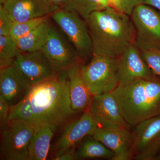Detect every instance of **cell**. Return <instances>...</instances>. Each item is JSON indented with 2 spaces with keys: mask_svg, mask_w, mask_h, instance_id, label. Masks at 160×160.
I'll list each match as a JSON object with an SVG mask.
<instances>
[{
  "mask_svg": "<svg viewBox=\"0 0 160 160\" xmlns=\"http://www.w3.org/2000/svg\"><path fill=\"white\" fill-rule=\"evenodd\" d=\"M71 106L67 72L32 87L26 97L10 107L9 120H19L35 127L47 126L56 131L77 113Z\"/></svg>",
  "mask_w": 160,
  "mask_h": 160,
  "instance_id": "cell-1",
  "label": "cell"
},
{
  "mask_svg": "<svg viewBox=\"0 0 160 160\" xmlns=\"http://www.w3.org/2000/svg\"><path fill=\"white\" fill-rule=\"evenodd\" d=\"M130 16L109 6L92 13L86 21L93 55L118 58L134 44L135 30Z\"/></svg>",
  "mask_w": 160,
  "mask_h": 160,
  "instance_id": "cell-2",
  "label": "cell"
},
{
  "mask_svg": "<svg viewBox=\"0 0 160 160\" xmlns=\"http://www.w3.org/2000/svg\"><path fill=\"white\" fill-rule=\"evenodd\" d=\"M127 124L138 123L160 115V79L141 78L119 84L112 92Z\"/></svg>",
  "mask_w": 160,
  "mask_h": 160,
  "instance_id": "cell-3",
  "label": "cell"
},
{
  "mask_svg": "<svg viewBox=\"0 0 160 160\" xmlns=\"http://www.w3.org/2000/svg\"><path fill=\"white\" fill-rule=\"evenodd\" d=\"M82 72L93 96L112 92L119 84L118 58L93 55Z\"/></svg>",
  "mask_w": 160,
  "mask_h": 160,
  "instance_id": "cell-4",
  "label": "cell"
},
{
  "mask_svg": "<svg viewBox=\"0 0 160 160\" xmlns=\"http://www.w3.org/2000/svg\"><path fill=\"white\" fill-rule=\"evenodd\" d=\"M35 128L19 120H10L1 127V159L29 160L28 149Z\"/></svg>",
  "mask_w": 160,
  "mask_h": 160,
  "instance_id": "cell-5",
  "label": "cell"
},
{
  "mask_svg": "<svg viewBox=\"0 0 160 160\" xmlns=\"http://www.w3.org/2000/svg\"><path fill=\"white\" fill-rule=\"evenodd\" d=\"M131 19L135 30L134 45L140 51L160 49V14L146 4L133 9Z\"/></svg>",
  "mask_w": 160,
  "mask_h": 160,
  "instance_id": "cell-6",
  "label": "cell"
},
{
  "mask_svg": "<svg viewBox=\"0 0 160 160\" xmlns=\"http://www.w3.org/2000/svg\"><path fill=\"white\" fill-rule=\"evenodd\" d=\"M52 18L70 40L80 61L92 55V41L86 21L77 13L63 9L52 13Z\"/></svg>",
  "mask_w": 160,
  "mask_h": 160,
  "instance_id": "cell-7",
  "label": "cell"
},
{
  "mask_svg": "<svg viewBox=\"0 0 160 160\" xmlns=\"http://www.w3.org/2000/svg\"><path fill=\"white\" fill-rule=\"evenodd\" d=\"M12 65L31 87L54 78L61 73L55 69L41 50L21 52Z\"/></svg>",
  "mask_w": 160,
  "mask_h": 160,
  "instance_id": "cell-8",
  "label": "cell"
},
{
  "mask_svg": "<svg viewBox=\"0 0 160 160\" xmlns=\"http://www.w3.org/2000/svg\"><path fill=\"white\" fill-rule=\"evenodd\" d=\"M133 159L157 160L160 152V115L134 126Z\"/></svg>",
  "mask_w": 160,
  "mask_h": 160,
  "instance_id": "cell-9",
  "label": "cell"
},
{
  "mask_svg": "<svg viewBox=\"0 0 160 160\" xmlns=\"http://www.w3.org/2000/svg\"><path fill=\"white\" fill-rule=\"evenodd\" d=\"M98 127L106 129H131L123 118L112 92L93 96L89 108Z\"/></svg>",
  "mask_w": 160,
  "mask_h": 160,
  "instance_id": "cell-10",
  "label": "cell"
},
{
  "mask_svg": "<svg viewBox=\"0 0 160 160\" xmlns=\"http://www.w3.org/2000/svg\"><path fill=\"white\" fill-rule=\"evenodd\" d=\"M41 51L58 72L67 71L72 65L80 60L54 27L50 26L49 36Z\"/></svg>",
  "mask_w": 160,
  "mask_h": 160,
  "instance_id": "cell-11",
  "label": "cell"
},
{
  "mask_svg": "<svg viewBox=\"0 0 160 160\" xmlns=\"http://www.w3.org/2000/svg\"><path fill=\"white\" fill-rule=\"evenodd\" d=\"M98 125L89 109L82 116L68 124L54 147V158L58 156L71 148L75 147L85 138L92 136Z\"/></svg>",
  "mask_w": 160,
  "mask_h": 160,
  "instance_id": "cell-12",
  "label": "cell"
},
{
  "mask_svg": "<svg viewBox=\"0 0 160 160\" xmlns=\"http://www.w3.org/2000/svg\"><path fill=\"white\" fill-rule=\"evenodd\" d=\"M118 58L119 84H126L138 79L157 78L134 44L130 45Z\"/></svg>",
  "mask_w": 160,
  "mask_h": 160,
  "instance_id": "cell-13",
  "label": "cell"
},
{
  "mask_svg": "<svg viewBox=\"0 0 160 160\" xmlns=\"http://www.w3.org/2000/svg\"><path fill=\"white\" fill-rule=\"evenodd\" d=\"M92 136L114 152L115 160L133 159L134 135L130 129H106L98 127Z\"/></svg>",
  "mask_w": 160,
  "mask_h": 160,
  "instance_id": "cell-14",
  "label": "cell"
},
{
  "mask_svg": "<svg viewBox=\"0 0 160 160\" xmlns=\"http://www.w3.org/2000/svg\"><path fill=\"white\" fill-rule=\"evenodd\" d=\"M2 5L13 22L49 16L60 9L47 0H6Z\"/></svg>",
  "mask_w": 160,
  "mask_h": 160,
  "instance_id": "cell-15",
  "label": "cell"
},
{
  "mask_svg": "<svg viewBox=\"0 0 160 160\" xmlns=\"http://www.w3.org/2000/svg\"><path fill=\"white\" fill-rule=\"evenodd\" d=\"M32 87L12 65L0 71V96L10 107L21 102Z\"/></svg>",
  "mask_w": 160,
  "mask_h": 160,
  "instance_id": "cell-16",
  "label": "cell"
},
{
  "mask_svg": "<svg viewBox=\"0 0 160 160\" xmlns=\"http://www.w3.org/2000/svg\"><path fill=\"white\" fill-rule=\"evenodd\" d=\"M82 66L78 60L67 71L72 107L77 112L87 110L93 97L83 77Z\"/></svg>",
  "mask_w": 160,
  "mask_h": 160,
  "instance_id": "cell-17",
  "label": "cell"
},
{
  "mask_svg": "<svg viewBox=\"0 0 160 160\" xmlns=\"http://www.w3.org/2000/svg\"><path fill=\"white\" fill-rule=\"evenodd\" d=\"M55 131L47 126L36 127L28 149L29 160H45Z\"/></svg>",
  "mask_w": 160,
  "mask_h": 160,
  "instance_id": "cell-18",
  "label": "cell"
},
{
  "mask_svg": "<svg viewBox=\"0 0 160 160\" xmlns=\"http://www.w3.org/2000/svg\"><path fill=\"white\" fill-rule=\"evenodd\" d=\"M79 144L76 150V160L106 158L115 160L114 152L92 136L86 137Z\"/></svg>",
  "mask_w": 160,
  "mask_h": 160,
  "instance_id": "cell-19",
  "label": "cell"
},
{
  "mask_svg": "<svg viewBox=\"0 0 160 160\" xmlns=\"http://www.w3.org/2000/svg\"><path fill=\"white\" fill-rule=\"evenodd\" d=\"M50 26L46 21L27 34L14 40L20 51L30 52L41 50L48 39Z\"/></svg>",
  "mask_w": 160,
  "mask_h": 160,
  "instance_id": "cell-20",
  "label": "cell"
},
{
  "mask_svg": "<svg viewBox=\"0 0 160 160\" xmlns=\"http://www.w3.org/2000/svg\"><path fill=\"white\" fill-rule=\"evenodd\" d=\"M109 6L106 0H66L62 7L63 10L77 13L86 22L92 13Z\"/></svg>",
  "mask_w": 160,
  "mask_h": 160,
  "instance_id": "cell-21",
  "label": "cell"
},
{
  "mask_svg": "<svg viewBox=\"0 0 160 160\" xmlns=\"http://www.w3.org/2000/svg\"><path fill=\"white\" fill-rule=\"evenodd\" d=\"M21 52L16 42L11 36H0L1 69L11 66Z\"/></svg>",
  "mask_w": 160,
  "mask_h": 160,
  "instance_id": "cell-22",
  "label": "cell"
},
{
  "mask_svg": "<svg viewBox=\"0 0 160 160\" xmlns=\"http://www.w3.org/2000/svg\"><path fill=\"white\" fill-rule=\"evenodd\" d=\"M48 17L49 16L36 18L23 22H14L9 36L15 40L18 39L32 31L42 23L48 21Z\"/></svg>",
  "mask_w": 160,
  "mask_h": 160,
  "instance_id": "cell-23",
  "label": "cell"
},
{
  "mask_svg": "<svg viewBox=\"0 0 160 160\" xmlns=\"http://www.w3.org/2000/svg\"><path fill=\"white\" fill-rule=\"evenodd\" d=\"M141 53L150 69L156 75L160 76V49L142 51Z\"/></svg>",
  "mask_w": 160,
  "mask_h": 160,
  "instance_id": "cell-24",
  "label": "cell"
},
{
  "mask_svg": "<svg viewBox=\"0 0 160 160\" xmlns=\"http://www.w3.org/2000/svg\"><path fill=\"white\" fill-rule=\"evenodd\" d=\"M13 22L2 5H0V36L9 35Z\"/></svg>",
  "mask_w": 160,
  "mask_h": 160,
  "instance_id": "cell-25",
  "label": "cell"
},
{
  "mask_svg": "<svg viewBox=\"0 0 160 160\" xmlns=\"http://www.w3.org/2000/svg\"><path fill=\"white\" fill-rule=\"evenodd\" d=\"M10 107L6 101L0 96V124L1 127L8 124L9 120Z\"/></svg>",
  "mask_w": 160,
  "mask_h": 160,
  "instance_id": "cell-26",
  "label": "cell"
},
{
  "mask_svg": "<svg viewBox=\"0 0 160 160\" xmlns=\"http://www.w3.org/2000/svg\"><path fill=\"white\" fill-rule=\"evenodd\" d=\"M144 0H122V12L131 16L135 8L143 4Z\"/></svg>",
  "mask_w": 160,
  "mask_h": 160,
  "instance_id": "cell-27",
  "label": "cell"
},
{
  "mask_svg": "<svg viewBox=\"0 0 160 160\" xmlns=\"http://www.w3.org/2000/svg\"><path fill=\"white\" fill-rule=\"evenodd\" d=\"M76 149L75 147L71 148L56 157L53 158L52 160H76Z\"/></svg>",
  "mask_w": 160,
  "mask_h": 160,
  "instance_id": "cell-28",
  "label": "cell"
},
{
  "mask_svg": "<svg viewBox=\"0 0 160 160\" xmlns=\"http://www.w3.org/2000/svg\"><path fill=\"white\" fill-rule=\"evenodd\" d=\"M109 6L122 12V0H106Z\"/></svg>",
  "mask_w": 160,
  "mask_h": 160,
  "instance_id": "cell-29",
  "label": "cell"
},
{
  "mask_svg": "<svg viewBox=\"0 0 160 160\" xmlns=\"http://www.w3.org/2000/svg\"><path fill=\"white\" fill-rule=\"evenodd\" d=\"M143 4L153 6L160 11V0H144Z\"/></svg>",
  "mask_w": 160,
  "mask_h": 160,
  "instance_id": "cell-30",
  "label": "cell"
},
{
  "mask_svg": "<svg viewBox=\"0 0 160 160\" xmlns=\"http://www.w3.org/2000/svg\"><path fill=\"white\" fill-rule=\"evenodd\" d=\"M47 1L52 5L60 8L62 6L66 0H47Z\"/></svg>",
  "mask_w": 160,
  "mask_h": 160,
  "instance_id": "cell-31",
  "label": "cell"
},
{
  "mask_svg": "<svg viewBox=\"0 0 160 160\" xmlns=\"http://www.w3.org/2000/svg\"><path fill=\"white\" fill-rule=\"evenodd\" d=\"M6 0H0V2H1V4L2 5H3V4H4V3L6 2Z\"/></svg>",
  "mask_w": 160,
  "mask_h": 160,
  "instance_id": "cell-32",
  "label": "cell"
},
{
  "mask_svg": "<svg viewBox=\"0 0 160 160\" xmlns=\"http://www.w3.org/2000/svg\"><path fill=\"white\" fill-rule=\"evenodd\" d=\"M157 160H160V152L158 155L157 158Z\"/></svg>",
  "mask_w": 160,
  "mask_h": 160,
  "instance_id": "cell-33",
  "label": "cell"
}]
</instances>
